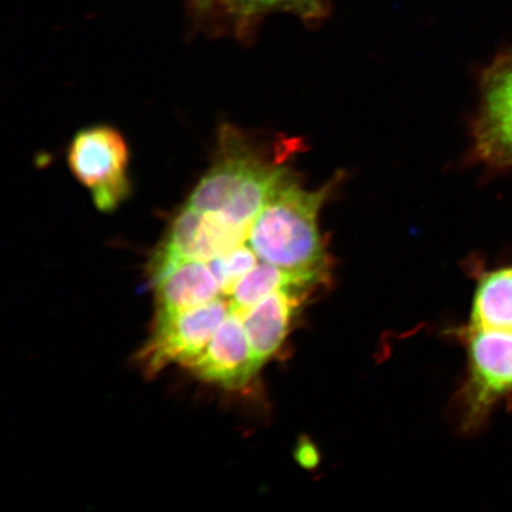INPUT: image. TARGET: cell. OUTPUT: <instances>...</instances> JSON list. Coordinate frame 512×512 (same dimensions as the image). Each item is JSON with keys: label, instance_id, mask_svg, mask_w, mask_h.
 Segmentation results:
<instances>
[{"label": "cell", "instance_id": "cell-11", "mask_svg": "<svg viewBox=\"0 0 512 512\" xmlns=\"http://www.w3.org/2000/svg\"><path fill=\"white\" fill-rule=\"evenodd\" d=\"M232 14L252 19L270 12H290L304 21L322 19L328 8L326 0H220Z\"/></svg>", "mask_w": 512, "mask_h": 512}, {"label": "cell", "instance_id": "cell-10", "mask_svg": "<svg viewBox=\"0 0 512 512\" xmlns=\"http://www.w3.org/2000/svg\"><path fill=\"white\" fill-rule=\"evenodd\" d=\"M315 281L277 266L260 261L253 270L242 277L229 294L230 310L242 313L271 294L290 288L306 291Z\"/></svg>", "mask_w": 512, "mask_h": 512}, {"label": "cell", "instance_id": "cell-9", "mask_svg": "<svg viewBox=\"0 0 512 512\" xmlns=\"http://www.w3.org/2000/svg\"><path fill=\"white\" fill-rule=\"evenodd\" d=\"M267 162L243 149L229 151L202 178L189 198L188 206L204 213H220L238 195L243 185Z\"/></svg>", "mask_w": 512, "mask_h": 512}, {"label": "cell", "instance_id": "cell-5", "mask_svg": "<svg viewBox=\"0 0 512 512\" xmlns=\"http://www.w3.org/2000/svg\"><path fill=\"white\" fill-rule=\"evenodd\" d=\"M473 133L479 160L495 168H512V48L484 72Z\"/></svg>", "mask_w": 512, "mask_h": 512}, {"label": "cell", "instance_id": "cell-2", "mask_svg": "<svg viewBox=\"0 0 512 512\" xmlns=\"http://www.w3.org/2000/svg\"><path fill=\"white\" fill-rule=\"evenodd\" d=\"M128 159L125 139L110 126L85 128L69 146L70 170L105 213L117 209L130 194Z\"/></svg>", "mask_w": 512, "mask_h": 512}, {"label": "cell", "instance_id": "cell-13", "mask_svg": "<svg viewBox=\"0 0 512 512\" xmlns=\"http://www.w3.org/2000/svg\"><path fill=\"white\" fill-rule=\"evenodd\" d=\"M194 2L197 5L202 6V8H206V6L210 5L211 3L215 2V0H194Z\"/></svg>", "mask_w": 512, "mask_h": 512}, {"label": "cell", "instance_id": "cell-8", "mask_svg": "<svg viewBox=\"0 0 512 512\" xmlns=\"http://www.w3.org/2000/svg\"><path fill=\"white\" fill-rule=\"evenodd\" d=\"M158 315L194 309L221 298L222 288L208 262L184 260L153 280Z\"/></svg>", "mask_w": 512, "mask_h": 512}, {"label": "cell", "instance_id": "cell-1", "mask_svg": "<svg viewBox=\"0 0 512 512\" xmlns=\"http://www.w3.org/2000/svg\"><path fill=\"white\" fill-rule=\"evenodd\" d=\"M334 183L306 190L287 177L252 224L248 245L260 261L322 283L328 258L318 229V215Z\"/></svg>", "mask_w": 512, "mask_h": 512}, {"label": "cell", "instance_id": "cell-7", "mask_svg": "<svg viewBox=\"0 0 512 512\" xmlns=\"http://www.w3.org/2000/svg\"><path fill=\"white\" fill-rule=\"evenodd\" d=\"M305 292L297 288L275 292L240 313L260 368L283 344Z\"/></svg>", "mask_w": 512, "mask_h": 512}, {"label": "cell", "instance_id": "cell-6", "mask_svg": "<svg viewBox=\"0 0 512 512\" xmlns=\"http://www.w3.org/2000/svg\"><path fill=\"white\" fill-rule=\"evenodd\" d=\"M187 368L198 379L226 388L243 387L252 379L260 367L238 313L230 310L206 350Z\"/></svg>", "mask_w": 512, "mask_h": 512}, {"label": "cell", "instance_id": "cell-3", "mask_svg": "<svg viewBox=\"0 0 512 512\" xmlns=\"http://www.w3.org/2000/svg\"><path fill=\"white\" fill-rule=\"evenodd\" d=\"M229 312V302L219 298L194 309L157 316L155 332L140 358L145 370L155 374L175 363L188 367L206 350Z\"/></svg>", "mask_w": 512, "mask_h": 512}, {"label": "cell", "instance_id": "cell-12", "mask_svg": "<svg viewBox=\"0 0 512 512\" xmlns=\"http://www.w3.org/2000/svg\"><path fill=\"white\" fill-rule=\"evenodd\" d=\"M260 262L252 247L242 245L220 258L208 262L222 288L224 297H229L233 287Z\"/></svg>", "mask_w": 512, "mask_h": 512}, {"label": "cell", "instance_id": "cell-4", "mask_svg": "<svg viewBox=\"0 0 512 512\" xmlns=\"http://www.w3.org/2000/svg\"><path fill=\"white\" fill-rule=\"evenodd\" d=\"M251 228L234 226L219 213H204L189 206L179 213L163 246L152 260L155 280L178 262H210L248 241Z\"/></svg>", "mask_w": 512, "mask_h": 512}]
</instances>
